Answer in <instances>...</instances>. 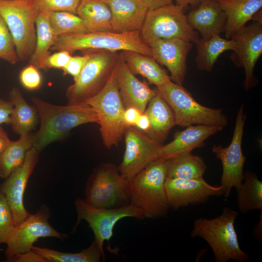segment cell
<instances>
[{
    "instance_id": "1",
    "label": "cell",
    "mask_w": 262,
    "mask_h": 262,
    "mask_svg": "<svg viewBox=\"0 0 262 262\" xmlns=\"http://www.w3.org/2000/svg\"><path fill=\"white\" fill-rule=\"evenodd\" d=\"M40 122L39 130L33 135V147L39 152L50 144L59 140L70 131L80 125L98 123L95 110L86 103L60 106L32 98Z\"/></svg>"
},
{
    "instance_id": "2",
    "label": "cell",
    "mask_w": 262,
    "mask_h": 262,
    "mask_svg": "<svg viewBox=\"0 0 262 262\" xmlns=\"http://www.w3.org/2000/svg\"><path fill=\"white\" fill-rule=\"evenodd\" d=\"M166 162L158 159L129 181L130 203L139 209L144 218L165 216L168 205L165 188Z\"/></svg>"
},
{
    "instance_id": "3",
    "label": "cell",
    "mask_w": 262,
    "mask_h": 262,
    "mask_svg": "<svg viewBox=\"0 0 262 262\" xmlns=\"http://www.w3.org/2000/svg\"><path fill=\"white\" fill-rule=\"evenodd\" d=\"M238 214L230 208L224 207L218 217L210 219L199 218L194 222L191 236L199 237L207 242L216 262L229 260L245 262L249 257L241 248L235 229Z\"/></svg>"
},
{
    "instance_id": "4",
    "label": "cell",
    "mask_w": 262,
    "mask_h": 262,
    "mask_svg": "<svg viewBox=\"0 0 262 262\" xmlns=\"http://www.w3.org/2000/svg\"><path fill=\"white\" fill-rule=\"evenodd\" d=\"M52 50L76 51L107 50H130L152 56L150 47L143 40L140 32L115 33L112 31L66 34L59 36L51 48Z\"/></svg>"
},
{
    "instance_id": "5",
    "label": "cell",
    "mask_w": 262,
    "mask_h": 262,
    "mask_svg": "<svg viewBox=\"0 0 262 262\" xmlns=\"http://www.w3.org/2000/svg\"><path fill=\"white\" fill-rule=\"evenodd\" d=\"M156 88L171 108L176 125L183 127L204 125L223 128L227 125V118L221 109L200 104L182 85L170 80Z\"/></svg>"
},
{
    "instance_id": "6",
    "label": "cell",
    "mask_w": 262,
    "mask_h": 262,
    "mask_svg": "<svg viewBox=\"0 0 262 262\" xmlns=\"http://www.w3.org/2000/svg\"><path fill=\"white\" fill-rule=\"evenodd\" d=\"M85 52L88 53V59L66 92L69 104L85 103L101 91L115 69L119 55L117 52L107 50H93Z\"/></svg>"
},
{
    "instance_id": "7",
    "label": "cell",
    "mask_w": 262,
    "mask_h": 262,
    "mask_svg": "<svg viewBox=\"0 0 262 262\" xmlns=\"http://www.w3.org/2000/svg\"><path fill=\"white\" fill-rule=\"evenodd\" d=\"M85 103L92 107L97 114L105 147L111 148L117 146L129 126L124 119L125 108L117 86L115 69L102 90Z\"/></svg>"
},
{
    "instance_id": "8",
    "label": "cell",
    "mask_w": 262,
    "mask_h": 262,
    "mask_svg": "<svg viewBox=\"0 0 262 262\" xmlns=\"http://www.w3.org/2000/svg\"><path fill=\"white\" fill-rule=\"evenodd\" d=\"M39 13L34 0H0V15L12 35L19 61L29 59L34 50Z\"/></svg>"
},
{
    "instance_id": "9",
    "label": "cell",
    "mask_w": 262,
    "mask_h": 262,
    "mask_svg": "<svg viewBox=\"0 0 262 262\" xmlns=\"http://www.w3.org/2000/svg\"><path fill=\"white\" fill-rule=\"evenodd\" d=\"M140 32L147 45L157 39H180L195 43L199 39L197 32L188 22L184 9L173 3L148 10Z\"/></svg>"
},
{
    "instance_id": "10",
    "label": "cell",
    "mask_w": 262,
    "mask_h": 262,
    "mask_svg": "<svg viewBox=\"0 0 262 262\" xmlns=\"http://www.w3.org/2000/svg\"><path fill=\"white\" fill-rule=\"evenodd\" d=\"M85 200L99 208H112L130 203L129 181L119 173L117 167L104 163L97 167L85 188Z\"/></svg>"
},
{
    "instance_id": "11",
    "label": "cell",
    "mask_w": 262,
    "mask_h": 262,
    "mask_svg": "<svg viewBox=\"0 0 262 262\" xmlns=\"http://www.w3.org/2000/svg\"><path fill=\"white\" fill-rule=\"evenodd\" d=\"M75 205L78 217L75 228L82 220L86 221L93 231L95 241L104 256V243L112 237L114 227L118 221L125 217L144 218L141 211L131 203L117 208H99L78 198Z\"/></svg>"
},
{
    "instance_id": "12",
    "label": "cell",
    "mask_w": 262,
    "mask_h": 262,
    "mask_svg": "<svg viewBox=\"0 0 262 262\" xmlns=\"http://www.w3.org/2000/svg\"><path fill=\"white\" fill-rule=\"evenodd\" d=\"M49 210L43 205L34 214H30L25 220L12 229L5 251L9 262L16 255L32 250L33 244L40 238L54 237L61 240L68 237L55 230L49 222Z\"/></svg>"
},
{
    "instance_id": "13",
    "label": "cell",
    "mask_w": 262,
    "mask_h": 262,
    "mask_svg": "<svg viewBox=\"0 0 262 262\" xmlns=\"http://www.w3.org/2000/svg\"><path fill=\"white\" fill-rule=\"evenodd\" d=\"M245 121L246 115L242 106L237 114L233 137L229 145L223 147L214 145L212 147L216 158L222 163L223 172L220 185L226 198L229 196L232 188L237 189L240 186L244 180V166L246 159L242 152V143Z\"/></svg>"
},
{
    "instance_id": "14",
    "label": "cell",
    "mask_w": 262,
    "mask_h": 262,
    "mask_svg": "<svg viewBox=\"0 0 262 262\" xmlns=\"http://www.w3.org/2000/svg\"><path fill=\"white\" fill-rule=\"evenodd\" d=\"M125 150L117 167L121 175L130 181L153 161L159 158L162 144L145 132L129 126L125 133Z\"/></svg>"
},
{
    "instance_id": "15",
    "label": "cell",
    "mask_w": 262,
    "mask_h": 262,
    "mask_svg": "<svg viewBox=\"0 0 262 262\" xmlns=\"http://www.w3.org/2000/svg\"><path fill=\"white\" fill-rule=\"evenodd\" d=\"M235 47L231 55L234 63L244 68L245 79L244 88L249 90L255 82L254 69L262 53V24L254 21L245 26L231 38Z\"/></svg>"
},
{
    "instance_id": "16",
    "label": "cell",
    "mask_w": 262,
    "mask_h": 262,
    "mask_svg": "<svg viewBox=\"0 0 262 262\" xmlns=\"http://www.w3.org/2000/svg\"><path fill=\"white\" fill-rule=\"evenodd\" d=\"M164 188L169 208L174 210L202 204L211 196L224 195L221 185H212L203 178L191 180L166 178Z\"/></svg>"
},
{
    "instance_id": "17",
    "label": "cell",
    "mask_w": 262,
    "mask_h": 262,
    "mask_svg": "<svg viewBox=\"0 0 262 262\" xmlns=\"http://www.w3.org/2000/svg\"><path fill=\"white\" fill-rule=\"evenodd\" d=\"M39 152L32 147L28 151L22 164L0 184V192L3 195L11 208L15 225L31 214L24 207V194L29 178L38 162Z\"/></svg>"
},
{
    "instance_id": "18",
    "label": "cell",
    "mask_w": 262,
    "mask_h": 262,
    "mask_svg": "<svg viewBox=\"0 0 262 262\" xmlns=\"http://www.w3.org/2000/svg\"><path fill=\"white\" fill-rule=\"evenodd\" d=\"M147 45L152 57L170 72L171 80L182 85L187 71V57L193 47L192 43L180 39H157Z\"/></svg>"
},
{
    "instance_id": "19",
    "label": "cell",
    "mask_w": 262,
    "mask_h": 262,
    "mask_svg": "<svg viewBox=\"0 0 262 262\" xmlns=\"http://www.w3.org/2000/svg\"><path fill=\"white\" fill-rule=\"evenodd\" d=\"M119 93L125 109L134 107L144 113L156 89H151L146 82L138 79L129 69L119 53L115 67Z\"/></svg>"
},
{
    "instance_id": "20",
    "label": "cell",
    "mask_w": 262,
    "mask_h": 262,
    "mask_svg": "<svg viewBox=\"0 0 262 262\" xmlns=\"http://www.w3.org/2000/svg\"><path fill=\"white\" fill-rule=\"evenodd\" d=\"M223 127L204 125H191L181 131H177L173 140L162 145L159 158L167 159L191 153L196 148L204 146V141L210 136L221 131Z\"/></svg>"
},
{
    "instance_id": "21",
    "label": "cell",
    "mask_w": 262,
    "mask_h": 262,
    "mask_svg": "<svg viewBox=\"0 0 262 262\" xmlns=\"http://www.w3.org/2000/svg\"><path fill=\"white\" fill-rule=\"evenodd\" d=\"M112 13V31H140L148 11L140 0H105Z\"/></svg>"
},
{
    "instance_id": "22",
    "label": "cell",
    "mask_w": 262,
    "mask_h": 262,
    "mask_svg": "<svg viewBox=\"0 0 262 262\" xmlns=\"http://www.w3.org/2000/svg\"><path fill=\"white\" fill-rule=\"evenodd\" d=\"M186 16L190 26L197 31L202 38L220 35L225 32L226 17L216 0H202L198 7Z\"/></svg>"
},
{
    "instance_id": "23",
    "label": "cell",
    "mask_w": 262,
    "mask_h": 262,
    "mask_svg": "<svg viewBox=\"0 0 262 262\" xmlns=\"http://www.w3.org/2000/svg\"><path fill=\"white\" fill-rule=\"evenodd\" d=\"M225 15L227 39L240 31L262 7V0H221L217 1Z\"/></svg>"
},
{
    "instance_id": "24",
    "label": "cell",
    "mask_w": 262,
    "mask_h": 262,
    "mask_svg": "<svg viewBox=\"0 0 262 262\" xmlns=\"http://www.w3.org/2000/svg\"><path fill=\"white\" fill-rule=\"evenodd\" d=\"M144 113L150 121L149 129L145 133L162 144L176 125V121L171 108L157 89L156 94L149 101Z\"/></svg>"
},
{
    "instance_id": "25",
    "label": "cell",
    "mask_w": 262,
    "mask_h": 262,
    "mask_svg": "<svg viewBox=\"0 0 262 262\" xmlns=\"http://www.w3.org/2000/svg\"><path fill=\"white\" fill-rule=\"evenodd\" d=\"M8 98L13 107L10 122L12 131L19 135L30 133L39 120L36 108L26 101L17 87L11 89Z\"/></svg>"
},
{
    "instance_id": "26",
    "label": "cell",
    "mask_w": 262,
    "mask_h": 262,
    "mask_svg": "<svg viewBox=\"0 0 262 262\" xmlns=\"http://www.w3.org/2000/svg\"><path fill=\"white\" fill-rule=\"evenodd\" d=\"M120 53L133 74L141 75L156 87L171 80L167 72L152 56L130 50L122 51Z\"/></svg>"
},
{
    "instance_id": "27",
    "label": "cell",
    "mask_w": 262,
    "mask_h": 262,
    "mask_svg": "<svg viewBox=\"0 0 262 262\" xmlns=\"http://www.w3.org/2000/svg\"><path fill=\"white\" fill-rule=\"evenodd\" d=\"M76 14L89 32L112 31V13L105 0H81Z\"/></svg>"
},
{
    "instance_id": "28",
    "label": "cell",
    "mask_w": 262,
    "mask_h": 262,
    "mask_svg": "<svg viewBox=\"0 0 262 262\" xmlns=\"http://www.w3.org/2000/svg\"><path fill=\"white\" fill-rule=\"evenodd\" d=\"M197 54L196 66L198 70L210 72L220 55L227 50H233L235 47L232 39L224 38L220 35L201 38L195 43Z\"/></svg>"
},
{
    "instance_id": "29",
    "label": "cell",
    "mask_w": 262,
    "mask_h": 262,
    "mask_svg": "<svg viewBox=\"0 0 262 262\" xmlns=\"http://www.w3.org/2000/svg\"><path fill=\"white\" fill-rule=\"evenodd\" d=\"M49 13L39 12L35 20L36 43L34 50L29 58V63L38 69L47 70L46 62L50 54L49 50L55 43L57 36L49 21Z\"/></svg>"
},
{
    "instance_id": "30",
    "label": "cell",
    "mask_w": 262,
    "mask_h": 262,
    "mask_svg": "<svg viewBox=\"0 0 262 262\" xmlns=\"http://www.w3.org/2000/svg\"><path fill=\"white\" fill-rule=\"evenodd\" d=\"M166 178L185 180L203 178L206 169L203 159L191 153L178 155L165 160Z\"/></svg>"
},
{
    "instance_id": "31",
    "label": "cell",
    "mask_w": 262,
    "mask_h": 262,
    "mask_svg": "<svg viewBox=\"0 0 262 262\" xmlns=\"http://www.w3.org/2000/svg\"><path fill=\"white\" fill-rule=\"evenodd\" d=\"M33 135L30 132L11 141L0 154V179L6 180L23 163L29 150L33 147Z\"/></svg>"
},
{
    "instance_id": "32",
    "label": "cell",
    "mask_w": 262,
    "mask_h": 262,
    "mask_svg": "<svg viewBox=\"0 0 262 262\" xmlns=\"http://www.w3.org/2000/svg\"><path fill=\"white\" fill-rule=\"evenodd\" d=\"M236 189L240 212L246 213L251 210H262V182L256 174L246 172L241 185Z\"/></svg>"
},
{
    "instance_id": "33",
    "label": "cell",
    "mask_w": 262,
    "mask_h": 262,
    "mask_svg": "<svg viewBox=\"0 0 262 262\" xmlns=\"http://www.w3.org/2000/svg\"><path fill=\"white\" fill-rule=\"evenodd\" d=\"M32 250L44 257L48 262H99L105 256L94 240L88 247L79 252H63L56 250L33 246Z\"/></svg>"
},
{
    "instance_id": "34",
    "label": "cell",
    "mask_w": 262,
    "mask_h": 262,
    "mask_svg": "<svg viewBox=\"0 0 262 262\" xmlns=\"http://www.w3.org/2000/svg\"><path fill=\"white\" fill-rule=\"evenodd\" d=\"M49 21L52 30L57 36L66 34L89 33L82 19L77 14L70 12L50 13Z\"/></svg>"
},
{
    "instance_id": "35",
    "label": "cell",
    "mask_w": 262,
    "mask_h": 262,
    "mask_svg": "<svg viewBox=\"0 0 262 262\" xmlns=\"http://www.w3.org/2000/svg\"><path fill=\"white\" fill-rule=\"evenodd\" d=\"M0 58L15 65L19 60L10 32L0 15Z\"/></svg>"
},
{
    "instance_id": "36",
    "label": "cell",
    "mask_w": 262,
    "mask_h": 262,
    "mask_svg": "<svg viewBox=\"0 0 262 262\" xmlns=\"http://www.w3.org/2000/svg\"><path fill=\"white\" fill-rule=\"evenodd\" d=\"M81 0H34L39 12H68L76 14Z\"/></svg>"
},
{
    "instance_id": "37",
    "label": "cell",
    "mask_w": 262,
    "mask_h": 262,
    "mask_svg": "<svg viewBox=\"0 0 262 262\" xmlns=\"http://www.w3.org/2000/svg\"><path fill=\"white\" fill-rule=\"evenodd\" d=\"M15 225L11 208L0 192V245L6 244L9 234Z\"/></svg>"
},
{
    "instance_id": "38",
    "label": "cell",
    "mask_w": 262,
    "mask_h": 262,
    "mask_svg": "<svg viewBox=\"0 0 262 262\" xmlns=\"http://www.w3.org/2000/svg\"><path fill=\"white\" fill-rule=\"evenodd\" d=\"M19 80L22 85L30 90L38 89L42 83V77L38 69L30 64L21 71Z\"/></svg>"
},
{
    "instance_id": "39",
    "label": "cell",
    "mask_w": 262,
    "mask_h": 262,
    "mask_svg": "<svg viewBox=\"0 0 262 262\" xmlns=\"http://www.w3.org/2000/svg\"><path fill=\"white\" fill-rule=\"evenodd\" d=\"M88 58L87 52L82 56H72L67 64L62 69L63 75H69L73 77L74 80L76 79L82 71Z\"/></svg>"
},
{
    "instance_id": "40",
    "label": "cell",
    "mask_w": 262,
    "mask_h": 262,
    "mask_svg": "<svg viewBox=\"0 0 262 262\" xmlns=\"http://www.w3.org/2000/svg\"><path fill=\"white\" fill-rule=\"evenodd\" d=\"M72 56L68 51L65 50L49 54L47 58L46 66L47 70L50 68L63 69L67 64Z\"/></svg>"
},
{
    "instance_id": "41",
    "label": "cell",
    "mask_w": 262,
    "mask_h": 262,
    "mask_svg": "<svg viewBox=\"0 0 262 262\" xmlns=\"http://www.w3.org/2000/svg\"><path fill=\"white\" fill-rule=\"evenodd\" d=\"M9 262H48L41 255L30 250L16 255Z\"/></svg>"
},
{
    "instance_id": "42",
    "label": "cell",
    "mask_w": 262,
    "mask_h": 262,
    "mask_svg": "<svg viewBox=\"0 0 262 262\" xmlns=\"http://www.w3.org/2000/svg\"><path fill=\"white\" fill-rule=\"evenodd\" d=\"M13 105L9 100L0 98V126L10 124Z\"/></svg>"
},
{
    "instance_id": "43",
    "label": "cell",
    "mask_w": 262,
    "mask_h": 262,
    "mask_svg": "<svg viewBox=\"0 0 262 262\" xmlns=\"http://www.w3.org/2000/svg\"><path fill=\"white\" fill-rule=\"evenodd\" d=\"M142 114L138 109L134 107L125 109L124 119L128 126H135L140 115Z\"/></svg>"
},
{
    "instance_id": "44",
    "label": "cell",
    "mask_w": 262,
    "mask_h": 262,
    "mask_svg": "<svg viewBox=\"0 0 262 262\" xmlns=\"http://www.w3.org/2000/svg\"><path fill=\"white\" fill-rule=\"evenodd\" d=\"M147 7L148 10L173 3L174 0H140Z\"/></svg>"
},
{
    "instance_id": "45",
    "label": "cell",
    "mask_w": 262,
    "mask_h": 262,
    "mask_svg": "<svg viewBox=\"0 0 262 262\" xmlns=\"http://www.w3.org/2000/svg\"><path fill=\"white\" fill-rule=\"evenodd\" d=\"M135 126L138 130L147 132L150 126V121L148 116L144 113L141 114L139 116Z\"/></svg>"
},
{
    "instance_id": "46",
    "label": "cell",
    "mask_w": 262,
    "mask_h": 262,
    "mask_svg": "<svg viewBox=\"0 0 262 262\" xmlns=\"http://www.w3.org/2000/svg\"><path fill=\"white\" fill-rule=\"evenodd\" d=\"M11 142L7 133L0 126V154Z\"/></svg>"
},
{
    "instance_id": "47",
    "label": "cell",
    "mask_w": 262,
    "mask_h": 262,
    "mask_svg": "<svg viewBox=\"0 0 262 262\" xmlns=\"http://www.w3.org/2000/svg\"><path fill=\"white\" fill-rule=\"evenodd\" d=\"M177 4L183 9H185L189 5H196L199 3L202 0H175Z\"/></svg>"
},
{
    "instance_id": "48",
    "label": "cell",
    "mask_w": 262,
    "mask_h": 262,
    "mask_svg": "<svg viewBox=\"0 0 262 262\" xmlns=\"http://www.w3.org/2000/svg\"><path fill=\"white\" fill-rule=\"evenodd\" d=\"M262 226V218H261V221L258 223V224L256 225V227L255 228V233L257 232V231H258L257 237L260 239V226Z\"/></svg>"
},
{
    "instance_id": "49",
    "label": "cell",
    "mask_w": 262,
    "mask_h": 262,
    "mask_svg": "<svg viewBox=\"0 0 262 262\" xmlns=\"http://www.w3.org/2000/svg\"><path fill=\"white\" fill-rule=\"evenodd\" d=\"M213 0L219 1V0Z\"/></svg>"
}]
</instances>
